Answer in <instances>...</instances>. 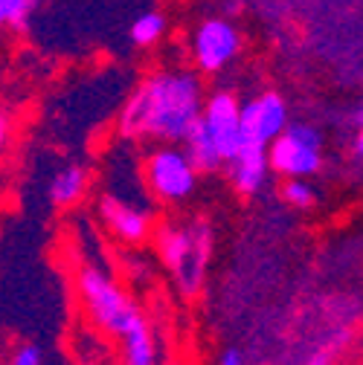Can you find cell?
<instances>
[{
	"instance_id": "6da1fadb",
	"label": "cell",
	"mask_w": 363,
	"mask_h": 365,
	"mask_svg": "<svg viewBox=\"0 0 363 365\" xmlns=\"http://www.w3.org/2000/svg\"><path fill=\"white\" fill-rule=\"evenodd\" d=\"M207 105L198 70L166 67L149 73L119 113V133L137 143H184Z\"/></svg>"
},
{
	"instance_id": "7a4b0ae2",
	"label": "cell",
	"mask_w": 363,
	"mask_h": 365,
	"mask_svg": "<svg viewBox=\"0 0 363 365\" xmlns=\"http://www.w3.org/2000/svg\"><path fill=\"white\" fill-rule=\"evenodd\" d=\"M212 226L204 217L169 220L154 232V247L163 267L171 272L180 296H198L207 279V267L212 258Z\"/></svg>"
},
{
	"instance_id": "3957f363",
	"label": "cell",
	"mask_w": 363,
	"mask_h": 365,
	"mask_svg": "<svg viewBox=\"0 0 363 365\" xmlns=\"http://www.w3.org/2000/svg\"><path fill=\"white\" fill-rule=\"evenodd\" d=\"M76 287L90 322L114 339H119L143 316V310L131 302L119 282L99 264H81L76 272Z\"/></svg>"
},
{
	"instance_id": "277c9868",
	"label": "cell",
	"mask_w": 363,
	"mask_h": 365,
	"mask_svg": "<svg viewBox=\"0 0 363 365\" xmlns=\"http://www.w3.org/2000/svg\"><path fill=\"white\" fill-rule=\"evenodd\" d=\"M201 171L180 143H157L143 157V180L149 195L163 206L187 203L198 189Z\"/></svg>"
},
{
	"instance_id": "5b68a950",
	"label": "cell",
	"mask_w": 363,
	"mask_h": 365,
	"mask_svg": "<svg viewBox=\"0 0 363 365\" xmlns=\"http://www.w3.org/2000/svg\"><path fill=\"white\" fill-rule=\"evenodd\" d=\"M270 171L279 177H314L320 174L326 154H323V136L317 128L291 122L274 143L267 145Z\"/></svg>"
},
{
	"instance_id": "8992f818",
	"label": "cell",
	"mask_w": 363,
	"mask_h": 365,
	"mask_svg": "<svg viewBox=\"0 0 363 365\" xmlns=\"http://www.w3.org/2000/svg\"><path fill=\"white\" fill-rule=\"evenodd\" d=\"M96 212L105 230L125 247H140L154 235V209L143 195L134 197L111 186L99 195Z\"/></svg>"
},
{
	"instance_id": "52a82bcc",
	"label": "cell",
	"mask_w": 363,
	"mask_h": 365,
	"mask_svg": "<svg viewBox=\"0 0 363 365\" xmlns=\"http://www.w3.org/2000/svg\"><path fill=\"white\" fill-rule=\"evenodd\" d=\"M192 64L201 76H218L242 53V29L224 15L204 18L189 38Z\"/></svg>"
},
{
	"instance_id": "ba28073f",
	"label": "cell",
	"mask_w": 363,
	"mask_h": 365,
	"mask_svg": "<svg viewBox=\"0 0 363 365\" xmlns=\"http://www.w3.org/2000/svg\"><path fill=\"white\" fill-rule=\"evenodd\" d=\"M201 125L209 130L215 140L224 163H230L242 148H244V128H242V102L230 90H215L207 96Z\"/></svg>"
},
{
	"instance_id": "9c48e42d",
	"label": "cell",
	"mask_w": 363,
	"mask_h": 365,
	"mask_svg": "<svg viewBox=\"0 0 363 365\" xmlns=\"http://www.w3.org/2000/svg\"><path fill=\"white\" fill-rule=\"evenodd\" d=\"M291 125L288 102L277 90H262L253 99L242 102V128H244V143L270 145L277 136Z\"/></svg>"
},
{
	"instance_id": "30bf717a",
	"label": "cell",
	"mask_w": 363,
	"mask_h": 365,
	"mask_svg": "<svg viewBox=\"0 0 363 365\" xmlns=\"http://www.w3.org/2000/svg\"><path fill=\"white\" fill-rule=\"evenodd\" d=\"M230 168V180H233V189L239 195H256L264 180L270 174V157H267V148L264 145H256V143H244V148L227 163Z\"/></svg>"
},
{
	"instance_id": "8fae6325",
	"label": "cell",
	"mask_w": 363,
	"mask_h": 365,
	"mask_svg": "<svg viewBox=\"0 0 363 365\" xmlns=\"http://www.w3.org/2000/svg\"><path fill=\"white\" fill-rule=\"evenodd\" d=\"M119 359L122 365H157L160 362L157 336L149 325L146 313L119 336Z\"/></svg>"
},
{
	"instance_id": "7c38bea8",
	"label": "cell",
	"mask_w": 363,
	"mask_h": 365,
	"mask_svg": "<svg viewBox=\"0 0 363 365\" xmlns=\"http://www.w3.org/2000/svg\"><path fill=\"white\" fill-rule=\"evenodd\" d=\"M87 189H90V171L84 165H79V163L64 165L50 180V203H56L61 209H70V206L84 200Z\"/></svg>"
},
{
	"instance_id": "4fadbf2b",
	"label": "cell",
	"mask_w": 363,
	"mask_h": 365,
	"mask_svg": "<svg viewBox=\"0 0 363 365\" xmlns=\"http://www.w3.org/2000/svg\"><path fill=\"white\" fill-rule=\"evenodd\" d=\"M180 145L187 148L189 160L195 163V168L201 174H215V171H221L227 165L224 157H221V151H218V145H215V140L209 136V130L201 125V119L195 122V128L187 133V140L180 143Z\"/></svg>"
},
{
	"instance_id": "5bb4252c",
	"label": "cell",
	"mask_w": 363,
	"mask_h": 365,
	"mask_svg": "<svg viewBox=\"0 0 363 365\" xmlns=\"http://www.w3.org/2000/svg\"><path fill=\"white\" fill-rule=\"evenodd\" d=\"M128 35H131V43H134V47H140V50L154 47V43L163 41V35H166V15L157 12V9L140 12L137 18H134Z\"/></svg>"
},
{
	"instance_id": "9a60e30c",
	"label": "cell",
	"mask_w": 363,
	"mask_h": 365,
	"mask_svg": "<svg viewBox=\"0 0 363 365\" xmlns=\"http://www.w3.org/2000/svg\"><path fill=\"white\" fill-rule=\"evenodd\" d=\"M44 0H0V29H24Z\"/></svg>"
},
{
	"instance_id": "2e32d148",
	"label": "cell",
	"mask_w": 363,
	"mask_h": 365,
	"mask_svg": "<svg viewBox=\"0 0 363 365\" xmlns=\"http://www.w3.org/2000/svg\"><path fill=\"white\" fill-rule=\"evenodd\" d=\"M282 200L294 209H311L317 203V189L308 182V177H288L282 186Z\"/></svg>"
},
{
	"instance_id": "e0dca14e",
	"label": "cell",
	"mask_w": 363,
	"mask_h": 365,
	"mask_svg": "<svg viewBox=\"0 0 363 365\" xmlns=\"http://www.w3.org/2000/svg\"><path fill=\"white\" fill-rule=\"evenodd\" d=\"M9 365H47V354H44V348L35 342H24L15 348Z\"/></svg>"
},
{
	"instance_id": "ac0fdd59",
	"label": "cell",
	"mask_w": 363,
	"mask_h": 365,
	"mask_svg": "<svg viewBox=\"0 0 363 365\" xmlns=\"http://www.w3.org/2000/svg\"><path fill=\"white\" fill-rule=\"evenodd\" d=\"M343 342H337V345H320L317 351H311V356L305 359V365H334V356H337V348H340Z\"/></svg>"
},
{
	"instance_id": "d6986e66",
	"label": "cell",
	"mask_w": 363,
	"mask_h": 365,
	"mask_svg": "<svg viewBox=\"0 0 363 365\" xmlns=\"http://www.w3.org/2000/svg\"><path fill=\"white\" fill-rule=\"evenodd\" d=\"M218 365H244V356H242V351H236V348H227V351L218 356Z\"/></svg>"
},
{
	"instance_id": "ffe728a7",
	"label": "cell",
	"mask_w": 363,
	"mask_h": 365,
	"mask_svg": "<svg viewBox=\"0 0 363 365\" xmlns=\"http://www.w3.org/2000/svg\"><path fill=\"white\" fill-rule=\"evenodd\" d=\"M6 145H9V119L0 116V157H4Z\"/></svg>"
},
{
	"instance_id": "44dd1931",
	"label": "cell",
	"mask_w": 363,
	"mask_h": 365,
	"mask_svg": "<svg viewBox=\"0 0 363 365\" xmlns=\"http://www.w3.org/2000/svg\"><path fill=\"white\" fill-rule=\"evenodd\" d=\"M354 157H360L363 160V125H357V133H354Z\"/></svg>"
},
{
	"instance_id": "7402d4cb",
	"label": "cell",
	"mask_w": 363,
	"mask_h": 365,
	"mask_svg": "<svg viewBox=\"0 0 363 365\" xmlns=\"http://www.w3.org/2000/svg\"><path fill=\"white\" fill-rule=\"evenodd\" d=\"M242 6H244V0H224V9L230 12V15H236Z\"/></svg>"
},
{
	"instance_id": "603a6c76",
	"label": "cell",
	"mask_w": 363,
	"mask_h": 365,
	"mask_svg": "<svg viewBox=\"0 0 363 365\" xmlns=\"http://www.w3.org/2000/svg\"><path fill=\"white\" fill-rule=\"evenodd\" d=\"M76 365H99V362H90V359H81V362H76Z\"/></svg>"
},
{
	"instance_id": "cb8c5ba5",
	"label": "cell",
	"mask_w": 363,
	"mask_h": 365,
	"mask_svg": "<svg viewBox=\"0 0 363 365\" xmlns=\"http://www.w3.org/2000/svg\"><path fill=\"white\" fill-rule=\"evenodd\" d=\"M171 365H177V362H171Z\"/></svg>"
}]
</instances>
